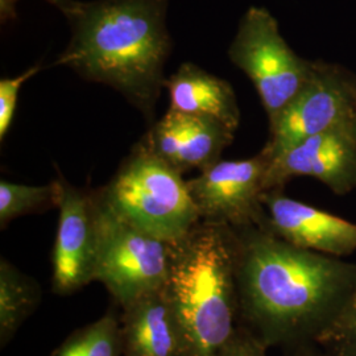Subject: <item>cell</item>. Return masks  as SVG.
Here are the masks:
<instances>
[{
	"instance_id": "1",
	"label": "cell",
	"mask_w": 356,
	"mask_h": 356,
	"mask_svg": "<svg viewBox=\"0 0 356 356\" xmlns=\"http://www.w3.org/2000/svg\"><path fill=\"white\" fill-rule=\"evenodd\" d=\"M239 312L267 347L314 342L356 288V264L296 247L266 227L238 229Z\"/></svg>"
},
{
	"instance_id": "2",
	"label": "cell",
	"mask_w": 356,
	"mask_h": 356,
	"mask_svg": "<svg viewBox=\"0 0 356 356\" xmlns=\"http://www.w3.org/2000/svg\"><path fill=\"white\" fill-rule=\"evenodd\" d=\"M169 0L76 1L66 16L72 38L56 63L120 92L152 118L172 51Z\"/></svg>"
},
{
	"instance_id": "3",
	"label": "cell",
	"mask_w": 356,
	"mask_h": 356,
	"mask_svg": "<svg viewBox=\"0 0 356 356\" xmlns=\"http://www.w3.org/2000/svg\"><path fill=\"white\" fill-rule=\"evenodd\" d=\"M241 245L238 229L202 219L169 243L164 291L193 356H216L238 329Z\"/></svg>"
},
{
	"instance_id": "4",
	"label": "cell",
	"mask_w": 356,
	"mask_h": 356,
	"mask_svg": "<svg viewBox=\"0 0 356 356\" xmlns=\"http://www.w3.org/2000/svg\"><path fill=\"white\" fill-rule=\"evenodd\" d=\"M97 193L115 216L168 243L201 220L182 173L139 143Z\"/></svg>"
},
{
	"instance_id": "5",
	"label": "cell",
	"mask_w": 356,
	"mask_h": 356,
	"mask_svg": "<svg viewBox=\"0 0 356 356\" xmlns=\"http://www.w3.org/2000/svg\"><path fill=\"white\" fill-rule=\"evenodd\" d=\"M227 53L254 83L269 124L305 86L314 65L294 53L275 16L256 6L243 15Z\"/></svg>"
},
{
	"instance_id": "6",
	"label": "cell",
	"mask_w": 356,
	"mask_h": 356,
	"mask_svg": "<svg viewBox=\"0 0 356 356\" xmlns=\"http://www.w3.org/2000/svg\"><path fill=\"white\" fill-rule=\"evenodd\" d=\"M97 204L95 281H101L122 307L163 289L168 277L169 243L131 226L103 204Z\"/></svg>"
},
{
	"instance_id": "7",
	"label": "cell",
	"mask_w": 356,
	"mask_h": 356,
	"mask_svg": "<svg viewBox=\"0 0 356 356\" xmlns=\"http://www.w3.org/2000/svg\"><path fill=\"white\" fill-rule=\"evenodd\" d=\"M356 79L343 69L314 63L305 86L269 124V140L261 149L269 163L314 135L354 116Z\"/></svg>"
},
{
	"instance_id": "8",
	"label": "cell",
	"mask_w": 356,
	"mask_h": 356,
	"mask_svg": "<svg viewBox=\"0 0 356 356\" xmlns=\"http://www.w3.org/2000/svg\"><path fill=\"white\" fill-rule=\"evenodd\" d=\"M268 166L269 159L260 151L245 160H219L188 179L201 219L235 229H267L263 194Z\"/></svg>"
},
{
	"instance_id": "9",
	"label": "cell",
	"mask_w": 356,
	"mask_h": 356,
	"mask_svg": "<svg viewBox=\"0 0 356 356\" xmlns=\"http://www.w3.org/2000/svg\"><path fill=\"white\" fill-rule=\"evenodd\" d=\"M353 118L301 141L269 163L266 191H281L294 177L316 178L338 195L355 189L356 135Z\"/></svg>"
},
{
	"instance_id": "10",
	"label": "cell",
	"mask_w": 356,
	"mask_h": 356,
	"mask_svg": "<svg viewBox=\"0 0 356 356\" xmlns=\"http://www.w3.org/2000/svg\"><path fill=\"white\" fill-rule=\"evenodd\" d=\"M60 216L53 247V289L72 294L95 281L97 204L94 191L70 185L63 176Z\"/></svg>"
},
{
	"instance_id": "11",
	"label": "cell",
	"mask_w": 356,
	"mask_h": 356,
	"mask_svg": "<svg viewBox=\"0 0 356 356\" xmlns=\"http://www.w3.org/2000/svg\"><path fill=\"white\" fill-rule=\"evenodd\" d=\"M231 128L197 115L169 108L139 141L143 148L160 157L179 173L214 165L234 140Z\"/></svg>"
},
{
	"instance_id": "12",
	"label": "cell",
	"mask_w": 356,
	"mask_h": 356,
	"mask_svg": "<svg viewBox=\"0 0 356 356\" xmlns=\"http://www.w3.org/2000/svg\"><path fill=\"white\" fill-rule=\"evenodd\" d=\"M267 229L296 247L334 257L356 251V225L314 206L298 202L281 191H266Z\"/></svg>"
},
{
	"instance_id": "13",
	"label": "cell",
	"mask_w": 356,
	"mask_h": 356,
	"mask_svg": "<svg viewBox=\"0 0 356 356\" xmlns=\"http://www.w3.org/2000/svg\"><path fill=\"white\" fill-rule=\"evenodd\" d=\"M123 309V355L193 356L164 288L143 296Z\"/></svg>"
},
{
	"instance_id": "14",
	"label": "cell",
	"mask_w": 356,
	"mask_h": 356,
	"mask_svg": "<svg viewBox=\"0 0 356 356\" xmlns=\"http://www.w3.org/2000/svg\"><path fill=\"white\" fill-rule=\"evenodd\" d=\"M170 107L184 114L210 118L236 132L241 123L239 104L227 81L213 76L198 65H181L164 82Z\"/></svg>"
},
{
	"instance_id": "15",
	"label": "cell",
	"mask_w": 356,
	"mask_h": 356,
	"mask_svg": "<svg viewBox=\"0 0 356 356\" xmlns=\"http://www.w3.org/2000/svg\"><path fill=\"white\" fill-rule=\"evenodd\" d=\"M35 282L4 259L0 263V341L7 343L38 305Z\"/></svg>"
},
{
	"instance_id": "16",
	"label": "cell",
	"mask_w": 356,
	"mask_h": 356,
	"mask_svg": "<svg viewBox=\"0 0 356 356\" xmlns=\"http://www.w3.org/2000/svg\"><path fill=\"white\" fill-rule=\"evenodd\" d=\"M63 194L61 178L48 185L33 186L0 181V227L20 216L42 213L53 207L58 209Z\"/></svg>"
},
{
	"instance_id": "17",
	"label": "cell",
	"mask_w": 356,
	"mask_h": 356,
	"mask_svg": "<svg viewBox=\"0 0 356 356\" xmlns=\"http://www.w3.org/2000/svg\"><path fill=\"white\" fill-rule=\"evenodd\" d=\"M123 354L120 322L106 314L72 334L51 356H120Z\"/></svg>"
},
{
	"instance_id": "18",
	"label": "cell",
	"mask_w": 356,
	"mask_h": 356,
	"mask_svg": "<svg viewBox=\"0 0 356 356\" xmlns=\"http://www.w3.org/2000/svg\"><path fill=\"white\" fill-rule=\"evenodd\" d=\"M317 343L331 356H356V288L338 318L319 337Z\"/></svg>"
},
{
	"instance_id": "19",
	"label": "cell",
	"mask_w": 356,
	"mask_h": 356,
	"mask_svg": "<svg viewBox=\"0 0 356 356\" xmlns=\"http://www.w3.org/2000/svg\"><path fill=\"white\" fill-rule=\"evenodd\" d=\"M41 70V63L31 66L24 73L13 78H1L0 81V140H4L13 124V115L17 107L19 92L29 78Z\"/></svg>"
},
{
	"instance_id": "20",
	"label": "cell",
	"mask_w": 356,
	"mask_h": 356,
	"mask_svg": "<svg viewBox=\"0 0 356 356\" xmlns=\"http://www.w3.org/2000/svg\"><path fill=\"white\" fill-rule=\"evenodd\" d=\"M267 348L252 331L236 329L232 338L216 356H267Z\"/></svg>"
},
{
	"instance_id": "21",
	"label": "cell",
	"mask_w": 356,
	"mask_h": 356,
	"mask_svg": "<svg viewBox=\"0 0 356 356\" xmlns=\"http://www.w3.org/2000/svg\"><path fill=\"white\" fill-rule=\"evenodd\" d=\"M20 0H0V19L1 23H8L16 19V7ZM57 10H60L65 17L76 8V0H44Z\"/></svg>"
},
{
	"instance_id": "22",
	"label": "cell",
	"mask_w": 356,
	"mask_h": 356,
	"mask_svg": "<svg viewBox=\"0 0 356 356\" xmlns=\"http://www.w3.org/2000/svg\"><path fill=\"white\" fill-rule=\"evenodd\" d=\"M294 356H331L330 354L325 353V354H318V353H312V351H301L297 355Z\"/></svg>"
},
{
	"instance_id": "23",
	"label": "cell",
	"mask_w": 356,
	"mask_h": 356,
	"mask_svg": "<svg viewBox=\"0 0 356 356\" xmlns=\"http://www.w3.org/2000/svg\"><path fill=\"white\" fill-rule=\"evenodd\" d=\"M353 123H354V131H355V135H356V108H355V113H354V118H353Z\"/></svg>"
}]
</instances>
